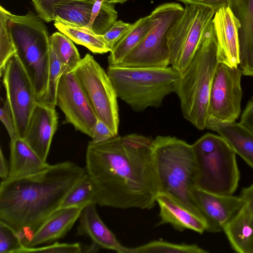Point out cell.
Here are the masks:
<instances>
[{"instance_id": "obj_1", "label": "cell", "mask_w": 253, "mask_h": 253, "mask_svg": "<svg viewBox=\"0 0 253 253\" xmlns=\"http://www.w3.org/2000/svg\"><path fill=\"white\" fill-rule=\"evenodd\" d=\"M152 141L132 133L88 143L85 169L96 205L141 210L155 206L159 187Z\"/></svg>"}, {"instance_id": "obj_2", "label": "cell", "mask_w": 253, "mask_h": 253, "mask_svg": "<svg viewBox=\"0 0 253 253\" xmlns=\"http://www.w3.org/2000/svg\"><path fill=\"white\" fill-rule=\"evenodd\" d=\"M86 174L85 168L65 161L33 174L1 180L0 220L17 232L25 245Z\"/></svg>"}, {"instance_id": "obj_3", "label": "cell", "mask_w": 253, "mask_h": 253, "mask_svg": "<svg viewBox=\"0 0 253 253\" xmlns=\"http://www.w3.org/2000/svg\"><path fill=\"white\" fill-rule=\"evenodd\" d=\"M152 149L159 193L168 195L201 218L192 193L197 176L193 145L176 137L159 135L153 139Z\"/></svg>"}, {"instance_id": "obj_4", "label": "cell", "mask_w": 253, "mask_h": 253, "mask_svg": "<svg viewBox=\"0 0 253 253\" xmlns=\"http://www.w3.org/2000/svg\"><path fill=\"white\" fill-rule=\"evenodd\" d=\"M212 20L190 64L181 74L174 92L179 98L183 117L199 130L206 127L210 93L219 63Z\"/></svg>"}, {"instance_id": "obj_5", "label": "cell", "mask_w": 253, "mask_h": 253, "mask_svg": "<svg viewBox=\"0 0 253 253\" xmlns=\"http://www.w3.org/2000/svg\"><path fill=\"white\" fill-rule=\"evenodd\" d=\"M107 73L118 97L135 112L160 107L167 96L175 92L181 75L171 66H108Z\"/></svg>"}, {"instance_id": "obj_6", "label": "cell", "mask_w": 253, "mask_h": 253, "mask_svg": "<svg viewBox=\"0 0 253 253\" xmlns=\"http://www.w3.org/2000/svg\"><path fill=\"white\" fill-rule=\"evenodd\" d=\"M8 27L20 62L35 88L37 102L44 96L49 65L50 40L43 20L31 11L8 14Z\"/></svg>"}, {"instance_id": "obj_7", "label": "cell", "mask_w": 253, "mask_h": 253, "mask_svg": "<svg viewBox=\"0 0 253 253\" xmlns=\"http://www.w3.org/2000/svg\"><path fill=\"white\" fill-rule=\"evenodd\" d=\"M197 166L196 187L216 194L232 195L240 179L236 153L220 135L208 133L192 144Z\"/></svg>"}, {"instance_id": "obj_8", "label": "cell", "mask_w": 253, "mask_h": 253, "mask_svg": "<svg viewBox=\"0 0 253 253\" xmlns=\"http://www.w3.org/2000/svg\"><path fill=\"white\" fill-rule=\"evenodd\" d=\"M184 7L176 2L157 6L155 26L143 39L117 65L127 67H167L170 65L169 34Z\"/></svg>"}, {"instance_id": "obj_9", "label": "cell", "mask_w": 253, "mask_h": 253, "mask_svg": "<svg viewBox=\"0 0 253 253\" xmlns=\"http://www.w3.org/2000/svg\"><path fill=\"white\" fill-rule=\"evenodd\" d=\"M72 72L84 90L98 119L103 121L115 136L118 135V97L107 72L92 55L86 54Z\"/></svg>"}, {"instance_id": "obj_10", "label": "cell", "mask_w": 253, "mask_h": 253, "mask_svg": "<svg viewBox=\"0 0 253 253\" xmlns=\"http://www.w3.org/2000/svg\"><path fill=\"white\" fill-rule=\"evenodd\" d=\"M215 12L209 7L185 4L182 14L171 28L168 36L170 65L180 75L192 60Z\"/></svg>"}, {"instance_id": "obj_11", "label": "cell", "mask_w": 253, "mask_h": 253, "mask_svg": "<svg viewBox=\"0 0 253 253\" xmlns=\"http://www.w3.org/2000/svg\"><path fill=\"white\" fill-rule=\"evenodd\" d=\"M242 72L219 63L210 93L206 128L214 131L223 123L235 122L241 113Z\"/></svg>"}, {"instance_id": "obj_12", "label": "cell", "mask_w": 253, "mask_h": 253, "mask_svg": "<svg viewBox=\"0 0 253 253\" xmlns=\"http://www.w3.org/2000/svg\"><path fill=\"white\" fill-rule=\"evenodd\" d=\"M2 76L17 135L23 139L37 103L35 88L16 53L8 61Z\"/></svg>"}, {"instance_id": "obj_13", "label": "cell", "mask_w": 253, "mask_h": 253, "mask_svg": "<svg viewBox=\"0 0 253 253\" xmlns=\"http://www.w3.org/2000/svg\"><path fill=\"white\" fill-rule=\"evenodd\" d=\"M56 103L64 114L66 122L90 137L98 119L72 72L64 73L61 77Z\"/></svg>"}, {"instance_id": "obj_14", "label": "cell", "mask_w": 253, "mask_h": 253, "mask_svg": "<svg viewBox=\"0 0 253 253\" xmlns=\"http://www.w3.org/2000/svg\"><path fill=\"white\" fill-rule=\"evenodd\" d=\"M192 193L200 216L206 225V231L211 233L223 231L244 203L240 196L216 194L196 187Z\"/></svg>"}, {"instance_id": "obj_15", "label": "cell", "mask_w": 253, "mask_h": 253, "mask_svg": "<svg viewBox=\"0 0 253 253\" xmlns=\"http://www.w3.org/2000/svg\"><path fill=\"white\" fill-rule=\"evenodd\" d=\"M219 63L231 67L239 64V32L241 23L231 6L223 7L215 11L213 17Z\"/></svg>"}, {"instance_id": "obj_16", "label": "cell", "mask_w": 253, "mask_h": 253, "mask_svg": "<svg viewBox=\"0 0 253 253\" xmlns=\"http://www.w3.org/2000/svg\"><path fill=\"white\" fill-rule=\"evenodd\" d=\"M57 124L58 116L55 108L37 102L23 139L45 161Z\"/></svg>"}, {"instance_id": "obj_17", "label": "cell", "mask_w": 253, "mask_h": 253, "mask_svg": "<svg viewBox=\"0 0 253 253\" xmlns=\"http://www.w3.org/2000/svg\"><path fill=\"white\" fill-rule=\"evenodd\" d=\"M84 208H59L50 215L25 246L32 248L63 238L79 219Z\"/></svg>"}, {"instance_id": "obj_18", "label": "cell", "mask_w": 253, "mask_h": 253, "mask_svg": "<svg viewBox=\"0 0 253 253\" xmlns=\"http://www.w3.org/2000/svg\"><path fill=\"white\" fill-rule=\"evenodd\" d=\"M231 7L241 23L239 67L243 75L253 76V0H232Z\"/></svg>"}, {"instance_id": "obj_19", "label": "cell", "mask_w": 253, "mask_h": 253, "mask_svg": "<svg viewBox=\"0 0 253 253\" xmlns=\"http://www.w3.org/2000/svg\"><path fill=\"white\" fill-rule=\"evenodd\" d=\"M96 205L90 203L83 208L79 218L77 235L87 236L101 248L127 253L128 247L122 245L105 224L97 213Z\"/></svg>"}, {"instance_id": "obj_20", "label": "cell", "mask_w": 253, "mask_h": 253, "mask_svg": "<svg viewBox=\"0 0 253 253\" xmlns=\"http://www.w3.org/2000/svg\"><path fill=\"white\" fill-rule=\"evenodd\" d=\"M156 202L160 208L158 225H171L175 230H191L200 234L206 231L203 220L167 194L159 193Z\"/></svg>"}, {"instance_id": "obj_21", "label": "cell", "mask_w": 253, "mask_h": 253, "mask_svg": "<svg viewBox=\"0 0 253 253\" xmlns=\"http://www.w3.org/2000/svg\"><path fill=\"white\" fill-rule=\"evenodd\" d=\"M223 231L236 252L253 253V213L245 202Z\"/></svg>"}, {"instance_id": "obj_22", "label": "cell", "mask_w": 253, "mask_h": 253, "mask_svg": "<svg viewBox=\"0 0 253 253\" xmlns=\"http://www.w3.org/2000/svg\"><path fill=\"white\" fill-rule=\"evenodd\" d=\"M10 171L8 178L33 174L41 171L50 165L43 160L20 137L10 140Z\"/></svg>"}, {"instance_id": "obj_23", "label": "cell", "mask_w": 253, "mask_h": 253, "mask_svg": "<svg viewBox=\"0 0 253 253\" xmlns=\"http://www.w3.org/2000/svg\"><path fill=\"white\" fill-rule=\"evenodd\" d=\"M156 17L154 12L139 18L131 24L128 30L112 48L108 57L109 66L117 65L143 39L155 26Z\"/></svg>"}, {"instance_id": "obj_24", "label": "cell", "mask_w": 253, "mask_h": 253, "mask_svg": "<svg viewBox=\"0 0 253 253\" xmlns=\"http://www.w3.org/2000/svg\"><path fill=\"white\" fill-rule=\"evenodd\" d=\"M95 0H60L52 6L54 21L84 28L89 23Z\"/></svg>"}, {"instance_id": "obj_25", "label": "cell", "mask_w": 253, "mask_h": 253, "mask_svg": "<svg viewBox=\"0 0 253 253\" xmlns=\"http://www.w3.org/2000/svg\"><path fill=\"white\" fill-rule=\"evenodd\" d=\"M217 132L228 143L236 154L253 168V133L239 123L219 125Z\"/></svg>"}, {"instance_id": "obj_26", "label": "cell", "mask_w": 253, "mask_h": 253, "mask_svg": "<svg viewBox=\"0 0 253 253\" xmlns=\"http://www.w3.org/2000/svg\"><path fill=\"white\" fill-rule=\"evenodd\" d=\"M54 26L62 33L77 44L83 45L94 53L103 54L111 49L103 39L101 35L81 27L54 21Z\"/></svg>"}, {"instance_id": "obj_27", "label": "cell", "mask_w": 253, "mask_h": 253, "mask_svg": "<svg viewBox=\"0 0 253 253\" xmlns=\"http://www.w3.org/2000/svg\"><path fill=\"white\" fill-rule=\"evenodd\" d=\"M49 40L62 65L63 74L72 72L82 59L73 41L60 32L51 35Z\"/></svg>"}, {"instance_id": "obj_28", "label": "cell", "mask_w": 253, "mask_h": 253, "mask_svg": "<svg viewBox=\"0 0 253 253\" xmlns=\"http://www.w3.org/2000/svg\"><path fill=\"white\" fill-rule=\"evenodd\" d=\"M118 13L114 3L106 0H95L90 20L84 29L93 33L102 35L117 21Z\"/></svg>"}, {"instance_id": "obj_29", "label": "cell", "mask_w": 253, "mask_h": 253, "mask_svg": "<svg viewBox=\"0 0 253 253\" xmlns=\"http://www.w3.org/2000/svg\"><path fill=\"white\" fill-rule=\"evenodd\" d=\"M197 245L178 244L163 241H154L134 248H128L127 253H207Z\"/></svg>"}, {"instance_id": "obj_30", "label": "cell", "mask_w": 253, "mask_h": 253, "mask_svg": "<svg viewBox=\"0 0 253 253\" xmlns=\"http://www.w3.org/2000/svg\"><path fill=\"white\" fill-rule=\"evenodd\" d=\"M63 74L62 65L55 50L50 44L49 65L47 86L44 96L39 102L55 108L57 105L58 87Z\"/></svg>"}, {"instance_id": "obj_31", "label": "cell", "mask_w": 253, "mask_h": 253, "mask_svg": "<svg viewBox=\"0 0 253 253\" xmlns=\"http://www.w3.org/2000/svg\"><path fill=\"white\" fill-rule=\"evenodd\" d=\"M94 203L93 189L87 174L72 189L62 202L60 208L68 207L84 208Z\"/></svg>"}, {"instance_id": "obj_32", "label": "cell", "mask_w": 253, "mask_h": 253, "mask_svg": "<svg viewBox=\"0 0 253 253\" xmlns=\"http://www.w3.org/2000/svg\"><path fill=\"white\" fill-rule=\"evenodd\" d=\"M8 11L0 6V75L1 77L8 61L16 53L8 27Z\"/></svg>"}, {"instance_id": "obj_33", "label": "cell", "mask_w": 253, "mask_h": 253, "mask_svg": "<svg viewBox=\"0 0 253 253\" xmlns=\"http://www.w3.org/2000/svg\"><path fill=\"white\" fill-rule=\"evenodd\" d=\"M25 247L18 233L11 226L0 220V253H20Z\"/></svg>"}, {"instance_id": "obj_34", "label": "cell", "mask_w": 253, "mask_h": 253, "mask_svg": "<svg viewBox=\"0 0 253 253\" xmlns=\"http://www.w3.org/2000/svg\"><path fill=\"white\" fill-rule=\"evenodd\" d=\"M82 246L80 243H61L55 242L50 245L29 248L25 247L20 253H80Z\"/></svg>"}, {"instance_id": "obj_35", "label": "cell", "mask_w": 253, "mask_h": 253, "mask_svg": "<svg viewBox=\"0 0 253 253\" xmlns=\"http://www.w3.org/2000/svg\"><path fill=\"white\" fill-rule=\"evenodd\" d=\"M131 24L126 23L122 20H117L103 35V39L112 49L117 42L128 30Z\"/></svg>"}, {"instance_id": "obj_36", "label": "cell", "mask_w": 253, "mask_h": 253, "mask_svg": "<svg viewBox=\"0 0 253 253\" xmlns=\"http://www.w3.org/2000/svg\"><path fill=\"white\" fill-rule=\"evenodd\" d=\"M0 119L9 134L10 140L18 137L17 135L13 114L6 99L0 109Z\"/></svg>"}, {"instance_id": "obj_37", "label": "cell", "mask_w": 253, "mask_h": 253, "mask_svg": "<svg viewBox=\"0 0 253 253\" xmlns=\"http://www.w3.org/2000/svg\"><path fill=\"white\" fill-rule=\"evenodd\" d=\"M38 15L44 21H54L52 6L60 0H31Z\"/></svg>"}, {"instance_id": "obj_38", "label": "cell", "mask_w": 253, "mask_h": 253, "mask_svg": "<svg viewBox=\"0 0 253 253\" xmlns=\"http://www.w3.org/2000/svg\"><path fill=\"white\" fill-rule=\"evenodd\" d=\"M115 136L109 127L103 121L98 119L90 137L92 142L98 143L105 142Z\"/></svg>"}, {"instance_id": "obj_39", "label": "cell", "mask_w": 253, "mask_h": 253, "mask_svg": "<svg viewBox=\"0 0 253 253\" xmlns=\"http://www.w3.org/2000/svg\"><path fill=\"white\" fill-rule=\"evenodd\" d=\"M185 4L202 6L212 9L216 11L219 9L231 6L232 0H178Z\"/></svg>"}, {"instance_id": "obj_40", "label": "cell", "mask_w": 253, "mask_h": 253, "mask_svg": "<svg viewBox=\"0 0 253 253\" xmlns=\"http://www.w3.org/2000/svg\"><path fill=\"white\" fill-rule=\"evenodd\" d=\"M239 123L253 133V99L248 103Z\"/></svg>"}, {"instance_id": "obj_41", "label": "cell", "mask_w": 253, "mask_h": 253, "mask_svg": "<svg viewBox=\"0 0 253 253\" xmlns=\"http://www.w3.org/2000/svg\"><path fill=\"white\" fill-rule=\"evenodd\" d=\"M240 196L248 205L253 213V183L250 186L243 188Z\"/></svg>"}, {"instance_id": "obj_42", "label": "cell", "mask_w": 253, "mask_h": 253, "mask_svg": "<svg viewBox=\"0 0 253 253\" xmlns=\"http://www.w3.org/2000/svg\"><path fill=\"white\" fill-rule=\"evenodd\" d=\"M10 171V166L3 154L2 149L0 151V177L1 180L8 178Z\"/></svg>"}, {"instance_id": "obj_43", "label": "cell", "mask_w": 253, "mask_h": 253, "mask_svg": "<svg viewBox=\"0 0 253 253\" xmlns=\"http://www.w3.org/2000/svg\"><path fill=\"white\" fill-rule=\"evenodd\" d=\"M101 248L96 243L92 242L89 246L82 247V253H97Z\"/></svg>"}, {"instance_id": "obj_44", "label": "cell", "mask_w": 253, "mask_h": 253, "mask_svg": "<svg viewBox=\"0 0 253 253\" xmlns=\"http://www.w3.org/2000/svg\"><path fill=\"white\" fill-rule=\"evenodd\" d=\"M107 1L113 3H121L123 4L124 2L129 0H106Z\"/></svg>"}, {"instance_id": "obj_45", "label": "cell", "mask_w": 253, "mask_h": 253, "mask_svg": "<svg viewBox=\"0 0 253 253\" xmlns=\"http://www.w3.org/2000/svg\"><path fill=\"white\" fill-rule=\"evenodd\" d=\"M252 99H253V97Z\"/></svg>"}, {"instance_id": "obj_46", "label": "cell", "mask_w": 253, "mask_h": 253, "mask_svg": "<svg viewBox=\"0 0 253 253\" xmlns=\"http://www.w3.org/2000/svg\"></svg>"}]
</instances>
